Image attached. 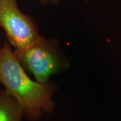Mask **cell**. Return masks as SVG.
I'll return each instance as SVG.
<instances>
[{
	"mask_svg": "<svg viewBox=\"0 0 121 121\" xmlns=\"http://www.w3.org/2000/svg\"><path fill=\"white\" fill-rule=\"evenodd\" d=\"M0 83L21 106L24 117L29 121H38L55 110L53 95L57 90L56 86L51 82H38L30 78L8 42L0 48Z\"/></svg>",
	"mask_w": 121,
	"mask_h": 121,
	"instance_id": "1",
	"label": "cell"
},
{
	"mask_svg": "<svg viewBox=\"0 0 121 121\" xmlns=\"http://www.w3.org/2000/svg\"><path fill=\"white\" fill-rule=\"evenodd\" d=\"M13 52L26 71L42 83L49 82L51 76L67 66L56 41L40 35L27 47Z\"/></svg>",
	"mask_w": 121,
	"mask_h": 121,
	"instance_id": "2",
	"label": "cell"
},
{
	"mask_svg": "<svg viewBox=\"0 0 121 121\" xmlns=\"http://www.w3.org/2000/svg\"><path fill=\"white\" fill-rule=\"evenodd\" d=\"M0 27L14 50L27 47L40 35L37 24L19 9L16 0H0Z\"/></svg>",
	"mask_w": 121,
	"mask_h": 121,
	"instance_id": "3",
	"label": "cell"
},
{
	"mask_svg": "<svg viewBox=\"0 0 121 121\" xmlns=\"http://www.w3.org/2000/svg\"><path fill=\"white\" fill-rule=\"evenodd\" d=\"M24 117L17 101L4 89H0V121H22Z\"/></svg>",
	"mask_w": 121,
	"mask_h": 121,
	"instance_id": "4",
	"label": "cell"
},
{
	"mask_svg": "<svg viewBox=\"0 0 121 121\" xmlns=\"http://www.w3.org/2000/svg\"><path fill=\"white\" fill-rule=\"evenodd\" d=\"M40 2L42 5H46L48 4L57 5L59 2V0H40Z\"/></svg>",
	"mask_w": 121,
	"mask_h": 121,
	"instance_id": "5",
	"label": "cell"
},
{
	"mask_svg": "<svg viewBox=\"0 0 121 121\" xmlns=\"http://www.w3.org/2000/svg\"><path fill=\"white\" fill-rule=\"evenodd\" d=\"M1 43H0V48H1Z\"/></svg>",
	"mask_w": 121,
	"mask_h": 121,
	"instance_id": "6",
	"label": "cell"
}]
</instances>
